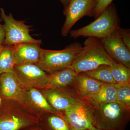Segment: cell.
<instances>
[{"label": "cell", "mask_w": 130, "mask_h": 130, "mask_svg": "<svg viewBox=\"0 0 130 130\" xmlns=\"http://www.w3.org/2000/svg\"><path fill=\"white\" fill-rule=\"evenodd\" d=\"M105 50L101 39L88 37L71 67L77 74L94 70L102 65L114 62Z\"/></svg>", "instance_id": "1"}, {"label": "cell", "mask_w": 130, "mask_h": 130, "mask_svg": "<svg viewBox=\"0 0 130 130\" xmlns=\"http://www.w3.org/2000/svg\"><path fill=\"white\" fill-rule=\"evenodd\" d=\"M93 106L94 128L104 130H125L130 120V110L117 102Z\"/></svg>", "instance_id": "2"}, {"label": "cell", "mask_w": 130, "mask_h": 130, "mask_svg": "<svg viewBox=\"0 0 130 130\" xmlns=\"http://www.w3.org/2000/svg\"><path fill=\"white\" fill-rule=\"evenodd\" d=\"M120 26V20L117 10L113 4L109 5L100 16L88 25L69 32L72 38L93 37L101 39L117 30Z\"/></svg>", "instance_id": "3"}, {"label": "cell", "mask_w": 130, "mask_h": 130, "mask_svg": "<svg viewBox=\"0 0 130 130\" xmlns=\"http://www.w3.org/2000/svg\"><path fill=\"white\" fill-rule=\"evenodd\" d=\"M83 47L76 42L61 50L42 48L40 60L36 64L49 74L59 71L71 66Z\"/></svg>", "instance_id": "4"}, {"label": "cell", "mask_w": 130, "mask_h": 130, "mask_svg": "<svg viewBox=\"0 0 130 130\" xmlns=\"http://www.w3.org/2000/svg\"><path fill=\"white\" fill-rule=\"evenodd\" d=\"M1 18L4 22L5 40L3 46H13L24 43L41 44L42 41L32 38L30 34V26L25 24V21L17 20L11 13L6 14L5 10L0 9Z\"/></svg>", "instance_id": "5"}, {"label": "cell", "mask_w": 130, "mask_h": 130, "mask_svg": "<svg viewBox=\"0 0 130 130\" xmlns=\"http://www.w3.org/2000/svg\"><path fill=\"white\" fill-rule=\"evenodd\" d=\"M94 107L80 98L65 110L64 118L71 129L90 130L94 128Z\"/></svg>", "instance_id": "6"}, {"label": "cell", "mask_w": 130, "mask_h": 130, "mask_svg": "<svg viewBox=\"0 0 130 130\" xmlns=\"http://www.w3.org/2000/svg\"><path fill=\"white\" fill-rule=\"evenodd\" d=\"M96 0H70L64 9L66 20L61 29L63 37L67 36L75 24L85 16H90L95 6Z\"/></svg>", "instance_id": "7"}, {"label": "cell", "mask_w": 130, "mask_h": 130, "mask_svg": "<svg viewBox=\"0 0 130 130\" xmlns=\"http://www.w3.org/2000/svg\"><path fill=\"white\" fill-rule=\"evenodd\" d=\"M14 71L26 87L46 88L48 74L35 64L15 65Z\"/></svg>", "instance_id": "8"}, {"label": "cell", "mask_w": 130, "mask_h": 130, "mask_svg": "<svg viewBox=\"0 0 130 130\" xmlns=\"http://www.w3.org/2000/svg\"><path fill=\"white\" fill-rule=\"evenodd\" d=\"M101 40L112 59L130 69V50L121 40L118 30Z\"/></svg>", "instance_id": "9"}, {"label": "cell", "mask_w": 130, "mask_h": 130, "mask_svg": "<svg viewBox=\"0 0 130 130\" xmlns=\"http://www.w3.org/2000/svg\"><path fill=\"white\" fill-rule=\"evenodd\" d=\"M64 88L45 89L43 93L49 104L59 112H64L81 98L74 88L73 90H68Z\"/></svg>", "instance_id": "10"}, {"label": "cell", "mask_w": 130, "mask_h": 130, "mask_svg": "<svg viewBox=\"0 0 130 130\" xmlns=\"http://www.w3.org/2000/svg\"><path fill=\"white\" fill-rule=\"evenodd\" d=\"M25 87L15 71L0 74V92L5 97L23 101L26 95Z\"/></svg>", "instance_id": "11"}, {"label": "cell", "mask_w": 130, "mask_h": 130, "mask_svg": "<svg viewBox=\"0 0 130 130\" xmlns=\"http://www.w3.org/2000/svg\"><path fill=\"white\" fill-rule=\"evenodd\" d=\"M40 44L24 43L12 46V56L15 65L37 64L41 56Z\"/></svg>", "instance_id": "12"}, {"label": "cell", "mask_w": 130, "mask_h": 130, "mask_svg": "<svg viewBox=\"0 0 130 130\" xmlns=\"http://www.w3.org/2000/svg\"><path fill=\"white\" fill-rule=\"evenodd\" d=\"M103 83L83 73L77 74L72 86L82 99H86L97 93Z\"/></svg>", "instance_id": "13"}, {"label": "cell", "mask_w": 130, "mask_h": 130, "mask_svg": "<svg viewBox=\"0 0 130 130\" xmlns=\"http://www.w3.org/2000/svg\"><path fill=\"white\" fill-rule=\"evenodd\" d=\"M77 74L71 67L50 74L48 75L45 89L64 88L72 86Z\"/></svg>", "instance_id": "14"}, {"label": "cell", "mask_w": 130, "mask_h": 130, "mask_svg": "<svg viewBox=\"0 0 130 130\" xmlns=\"http://www.w3.org/2000/svg\"><path fill=\"white\" fill-rule=\"evenodd\" d=\"M31 121L24 116L0 113V130H20L30 125Z\"/></svg>", "instance_id": "15"}, {"label": "cell", "mask_w": 130, "mask_h": 130, "mask_svg": "<svg viewBox=\"0 0 130 130\" xmlns=\"http://www.w3.org/2000/svg\"><path fill=\"white\" fill-rule=\"evenodd\" d=\"M84 100L93 105L116 102V89L115 84L103 83L97 93Z\"/></svg>", "instance_id": "16"}, {"label": "cell", "mask_w": 130, "mask_h": 130, "mask_svg": "<svg viewBox=\"0 0 130 130\" xmlns=\"http://www.w3.org/2000/svg\"><path fill=\"white\" fill-rule=\"evenodd\" d=\"M26 94L32 104L38 109L50 113L60 114L59 112L49 104L43 94L36 89L30 88Z\"/></svg>", "instance_id": "17"}, {"label": "cell", "mask_w": 130, "mask_h": 130, "mask_svg": "<svg viewBox=\"0 0 130 130\" xmlns=\"http://www.w3.org/2000/svg\"><path fill=\"white\" fill-rule=\"evenodd\" d=\"M81 73L105 83L117 84L112 76L109 65H101L94 70Z\"/></svg>", "instance_id": "18"}, {"label": "cell", "mask_w": 130, "mask_h": 130, "mask_svg": "<svg viewBox=\"0 0 130 130\" xmlns=\"http://www.w3.org/2000/svg\"><path fill=\"white\" fill-rule=\"evenodd\" d=\"M110 67L112 76L117 84L130 83V69L115 61Z\"/></svg>", "instance_id": "19"}, {"label": "cell", "mask_w": 130, "mask_h": 130, "mask_svg": "<svg viewBox=\"0 0 130 130\" xmlns=\"http://www.w3.org/2000/svg\"><path fill=\"white\" fill-rule=\"evenodd\" d=\"M15 65L12 56V46H4L0 55V74L14 72Z\"/></svg>", "instance_id": "20"}, {"label": "cell", "mask_w": 130, "mask_h": 130, "mask_svg": "<svg viewBox=\"0 0 130 130\" xmlns=\"http://www.w3.org/2000/svg\"><path fill=\"white\" fill-rule=\"evenodd\" d=\"M116 89V102L130 110V83L115 84Z\"/></svg>", "instance_id": "21"}, {"label": "cell", "mask_w": 130, "mask_h": 130, "mask_svg": "<svg viewBox=\"0 0 130 130\" xmlns=\"http://www.w3.org/2000/svg\"><path fill=\"white\" fill-rule=\"evenodd\" d=\"M47 124L49 130H71L64 117L53 113L48 117Z\"/></svg>", "instance_id": "22"}, {"label": "cell", "mask_w": 130, "mask_h": 130, "mask_svg": "<svg viewBox=\"0 0 130 130\" xmlns=\"http://www.w3.org/2000/svg\"><path fill=\"white\" fill-rule=\"evenodd\" d=\"M113 1V0H96L95 6L90 17H94L96 19L109 5L112 4Z\"/></svg>", "instance_id": "23"}, {"label": "cell", "mask_w": 130, "mask_h": 130, "mask_svg": "<svg viewBox=\"0 0 130 130\" xmlns=\"http://www.w3.org/2000/svg\"><path fill=\"white\" fill-rule=\"evenodd\" d=\"M120 37L124 44L130 50V29H123L119 28L118 29Z\"/></svg>", "instance_id": "24"}, {"label": "cell", "mask_w": 130, "mask_h": 130, "mask_svg": "<svg viewBox=\"0 0 130 130\" xmlns=\"http://www.w3.org/2000/svg\"><path fill=\"white\" fill-rule=\"evenodd\" d=\"M2 19L0 18V44L3 45L5 40V32L3 25L2 24Z\"/></svg>", "instance_id": "25"}, {"label": "cell", "mask_w": 130, "mask_h": 130, "mask_svg": "<svg viewBox=\"0 0 130 130\" xmlns=\"http://www.w3.org/2000/svg\"><path fill=\"white\" fill-rule=\"evenodd\" d=\"M64 6V9L66 8L70 2V0H59Z\"/></svg>", "instance_id": "26"}, {"label": "cell", "mask_w": 130, "mask_h": 130, "mask_svg": "<svg viewBox=\"0 0 130 130\" xmlns=\"http://www.w3.org/2000/svg\"><path fill=\"white\" fill-rule=\"evenodd\" d=\"M4 48V46L3 45L0 44V55L2 53L3 51V49Z\"/></svg>", "instance_id": "27"}, {"label": "cell", "mask_w": 130, "mask_h": 130, "mask_svg": "<svg viewBox=\"0 0 130 130\" xmlns=\"http://www.w3.org/2000/svg\"><path fill=\"white\" fill-rule=\"evenodd\" d=\"M90 130H102V129H97V128H92V129H91Z\"/></svg>", "instance_id": "28"}, {"label": "cell", "mask_w": 130, "mask_h": 130, "mask_svg": "<svg viewBox=\"0 0 130 130\" xmlns=\"http://www.w3.org/2000/svg\"><path fill=\"white\" fill-rule=\"evenodd\" d=\"M1 101H2L1 99V98H0V105H1Z\"/></svg>", "instance_id": "29"}, {"label": "cell", "mask_w": 130, "mask_h": 130, "mask_svg": "<svg viewBox=\"0 0 130 130\" xmlns=\"http://www.w3.org/2000/svg\"><path fill=\"white\" fill-rule=\"evenodd\" d=\"M71 130H74L71 129Z\"/></svg>", "instance_id": "30"}]
</instances>
